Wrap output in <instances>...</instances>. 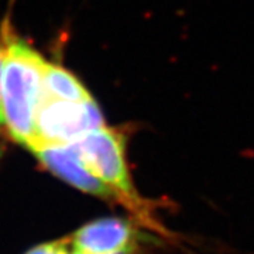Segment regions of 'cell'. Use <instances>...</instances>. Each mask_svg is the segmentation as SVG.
Segmentation results:
<instances>
[{
    "instance_id": "cell-1",
    "label": "cell",
    "mask_w": 254,
    "mask_h": 254,
    "mask_svg": "<svg viewBox=\"0 0 254 254\" xmlns=\"http://www.w3.org/2000/svg\"><path fill=\"white\" fill-rule=\"evenodd\" d=\"M44 64L46 60L24 40L6 31L1 72L3 120L10 137L26 147L33 144L36 138Z\"/></svg>"
},
{
    "instance_id": "cell-2",
    "label": "cell",
    "mask_w": 254,
    "mask_h": 254,
    "mask_svg": "<svg viewBox=\"0 0 254 254\" xmlns=\"http://www.w3.org/2000/svg\"><path fill=\"white\" fill-rule=\"evenodd\" d=\"M126 145L123 131L103 125L82 136L71 147L92 173L118 193L120 205L131 210L140 223L164 233L153 216L151 203L143 199L134 188L127 164Z\"/></svg>"
},
{
    "instance_id": "cell-3",
    "label": "cell",
    "mask_w": 254,
    "mask_h": 254,
    "mask_svg": "<svg viewBox=\"0 0 254 254\" xmlns=\"http://www.w3.org/2000/svg\"><path fill=\"white\" fill-rule=\"evenodd\" d=\"M103 125V115L93 98L71 102L43 96L37 110L36 138L27 148L72 144Z\"/></svg>"
},
{
    "instance_id": "cell-4",
    "label": "cell",
    "mask_w": 254,
    "mask_h": 254,
    "mask_svg": "<svg viewBox=\"0 0 254 254\" xmlns=\"http://www.w3.org/2000/svg\"><path fill=\"white\" fill-rule=\"evenodd\" d=\"M28 150L36 155L44 168L68 185L106 202L120 203L118 193L92 173L71 144L37 145Z\"/></svg>"
},
{
    "instance_id": "cell-5",
    "label": "cell",
    "mask_w": 254,
    "mask_h": 254,
    "mask_svg": "<svg viewBox=\"0 0 254 254\" xmlns=\"http://www.w3.org/2000/svg\"><path fill=\"white\" fill-rule=\"evenodd\" d=\"M69 242L73 254H113L137 247L138 229L130 219H96L79 227Z\"/></svg>"
},
{
    "instance_id": "cell-6",
    "label": "cell",
    "mask_w": 254,
    "mask_h": 254,
    "mask_svg": "<svg viewBox=\"0 0 254 254\" xmlns=\"http://www.w3.org/2000/svg\"><path fill=\"white\" fill-rule=\"evenodd\" d=\"M43 96L71 102L92 99L91 93L73 73L48 61L43 69Z\"/></svg>"
},
{
    "instance_id": "cell-7",
    "label": "cell",
    "mask_w": 254,
    "mask_h": 254,
    "mask_svg": "<svg viewBox=\"0 0 254 254\" xmlns=\"http://www.w3.org/2000/svg\"><path fill=\"white\" fill-rule=\"evenodd\" d=\"M24 254H73L69 237L34 246Z\"/></svg>"
},
{
    "instance_id": "cell-8",
    "label": "cell",
    "mask_w": 254,
    "mask_h": 254,
    "mask_svg": "<svg viewBox=\"0 0 254 254\" xmlns=\"http://www.w3.org/2000/svg\"><path fill=\"white\" fill-rule=\"evenodd\" d=\"M4 48H6V31L0 37V128L4 126L3 120V103H1V72H3V57H4Z\"/></svg>"
},
{
    "instance_id": "cell-9",
    "label": "cell",
    "mask_w": 254,
    "mask_h": 254,
    "mask_svg": "<svg viewBox=\"0 0 254 254\" xmlns=\"http://www.w3.org/2000/svg\"><path fill=\"white\" fill-rule=\"evenodd\" d=\"M113 254H137V247H130V249H126V250H122V252Z\"/></svg>"
}]
</instances>
